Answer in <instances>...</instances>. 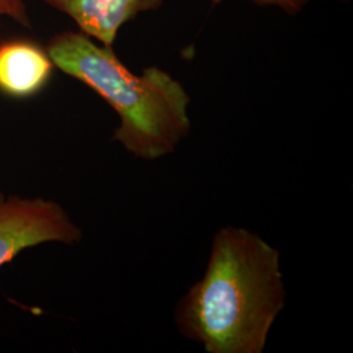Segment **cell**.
Here are the masks:
<instances>
[{
	"instance_id": "cell-1",
	"label": "cell",
	"mask_w": 353,
	"mask_h": 353,
	"mask_svg": "<svg viewBox=\"0 0 353 353\" xmlns=\"http://www.w3.org/2000/svg\"><path fill=\"white\" fill-rule=\"evenodd\" d=\"M284 303L279 252L245 229L224 228L204 278L176 306V325L207 352L261 353Z\"/></svg>"
},
{
	"instance_id": "cell-2",
	"label": "cell",
	"mask_w": 353,
	"mask_h": 353,
	"mask_svg": "<svg viewBox=\"0 0 353 353\" xmlns=\"http://www.w3.org/2000/svg\"><path fill=\"white\" fill-rule=\"evenodd\" d=\"M46 51L54 65L94 90L108 102L121 123L113 139L144 160L174 151L191 130L190 96L182 84L159 67L132 74L113 46L96 43L79 32L51 37Z\"/></svg>"
},
{
	"instance_id": "cell-3",
	"label": "cell",
	"mask_w": 353,
	"mask_h": 353,
	"mask_svg": "<svg viewBox=\"0 0 353 353\" xmlns=\"http://www.w3.org/2000/svg\"><path fill=\"white\" fill-rule=\"evenodd\" d=\"M81 239V229L59 203L0 192V267L38 245H76Z\"/></svg>"
},
{
	"instance_id": "cell-4",
	"label": "cell",
	"mask_w": 353,
	"mask_h": 353,
	"mask_svg": "<svg viewBox=\"0 0 353 353\" xmlns=\"http://www.w3.org/2000/svg\"><path fill=\"white\" fill-rule=\"evenodd\" d=\"M51 8L67 14L81 33L113 46L122 26L140 13L157 11L164 0H43Z\"/></svg>"
},
{
	"instance_id": "cell-5",
	"label": "cell",
	"mask_w": 353,
	"mask_h": 353,
	"mask_svg": "<svg viewBox=\"0 0 353 353\" xmlns=\"http://www.w3.org/2000/svg\"><path fill=\"white\" fill-rule=\"evenodd\" d=\"M55 65L46 49L26 39L0 42V93L16 100L37 96Z\"/></svg>"
},
{
	"instance_id": "cell-6",
	"label": "cell",
	"mask_w": 353,
	"mask_h": 353,
	"mask_svg": "<svg viewBox=\"0 0 353 353\" xmlns=\"http://www.w3.org/2000/svg\"><path fill=\"white\" fill-rule=\"evenodd\" d=\"M0 16L8 17L26 28L32 26L24 0H0Z\"/></svg>"
},
{
	"instance_id": "cell-7",
	"label": "cell",
	"mask_w": 353,
	"mask_h": 353,
	"mask_svg": "<svg viewBox=\"0 0 353 353\" xmlns=\"http://www.w3.org/2000/svg\"><path fill=\"white\" fill-rule=\"evenodd\" d=\"M262 7H279L285 13L296 14L301 12L309 0H252Z\"/></svg>"
}]
</instances>
